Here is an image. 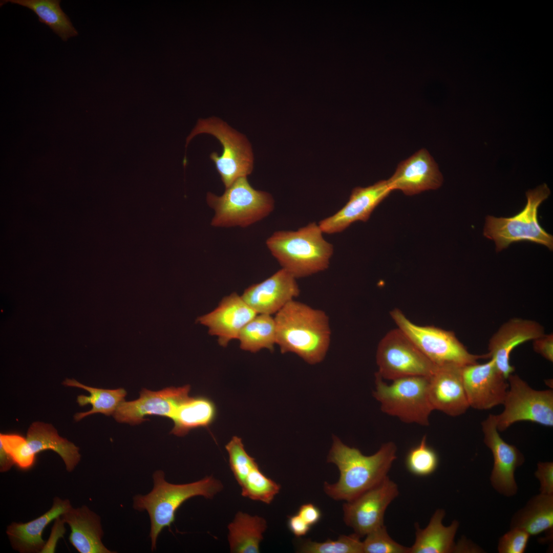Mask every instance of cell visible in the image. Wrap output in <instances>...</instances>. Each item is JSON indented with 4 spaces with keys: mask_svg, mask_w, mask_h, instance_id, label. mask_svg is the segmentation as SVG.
I'll use <instances>...</instances> for the list:
<instances>
[{
    "mask_svg": "<svg viewBox=\"0 0 553 553\" xmlns=\"http://www.w3.org/2000/svg\"><path fill=\"white\" fill-rule=\"evenodd\" d=\"M274 319L276 344L282 353H295L310 364L324 359L331 337L329 318L324 311L292 300Z\"/></svg>",
    "mask_w": 553,
    "mask_h": 553,
    "instance_id": "obj_2",
    "label": "cell"
},
{
    "mask_svg": "<svg viewBox=\"0 0 553 553\" xmlns=\"http://www.w3.org/2000/svg\"><path fill=\"white\" fill-rule=\"evenodd\" d=\"M396 452V444L389 441L373 455L366 456L358 449L347 446L334 436L327 461L337 466L339 477L334 483L325 482V493L335 500L347 502L354 499L388 476L397 458Z\"/></svg>",
    "mask_w": 553,
    "mask_h": 553,
    "instance_id": "obj_1",
    "label": "cell"
},
{
    "mask_svg": "<svg viewBox=\"0 0 553 553\" xmlns=\"http://www.w3.org/2000/svg\"><path fill=\"white\" fill-rule=\"evenodd\" d=\"M392 191L387 180H380L368 187H355L341 209L318 224L323 233L334 234L342 232L355 222H366L376 207Z\"/></svg>",
    "mask_w": 553,
    "mask_h": 553,
    "instance_id": "obj_16",
    "label": "cell"
},
{
    "mask_svg": "<svg viewBox=\"0 0 553 553\" xmlns=\"http://www.w3.org/2000/svg\"><path fill=\"white\" fill-rule=\"evenodd\" d=\"M399 495L398 485L387 476L380 483L343 505L344 520L360 537L384 525L387 508Z\"/></svg>",
    "mask_w": 553,
    "mask_h": 553,
    "instance_id": "obj_12",
    "label": "cell"
},
{
    "mask_svg": "<svg viewBox=\"0 0 553 553\" xmlns=\"http://www.w3.org/2000/svg\"><path fill=\"white\" fill-rule=\"evenodd\" d=\"M508 389L502 405L503 412L495 415L499 431L513 423L529 421L546 427L553 426V391L536 390L517 374L507 378Z\"/></svg>",
    "mask_w": 553,
    "mask_h": 553,
    "instance_id": "obj_10",
    "label": "cell"
},
{
    "mask_svg": "<svg viewBox=\"0 0 553 553\" xmlns=\"http://www.w3.org/2000/svg\"><path fill=\"white\" fill-rule=\"evenodd\" d=\"M257 314L241 295L233 292L224 296L215 309L199 316L197 321L206 326L208 333L217 336L219 344L225 347L230 341L238 339L242 329Z\"/></svg>",
    "mask_w": 553,
    "mask_h": 553,
    "instance_id": "obj_18",
    "label": "cell"
},
{
    "mask_svg": "<svg viewBox=\"0 0 553 553\" xmlns=\"http://www.w3.org/2000/svg\"><path fill=\"white\" fill-rule=\"evenodd\" d=\"M550 194L547 185L543 183L526 192L527 203L523 209L510 217H485L483 235L494 241L499 252L513 243L529 242L553 249V237L540 225L538 208Z\"/></svg>",
    "mask_w": 553,
    "mask_h": 553,
    "instance_id": "obj_6",
    "label": "cell"
},
{
    "mask_svg": "<svg viewBox=\"0 0 553 553\" xmlns=\"http://www.w3.org/2000/svg\"><path fill=\"white\" fill-rule=\"evenodd\" d=\"M0 443L19 468L27 470L33 465L35 455L29 449L26 438L17 434H1Z\"/></svg>",
    "mask_w": 553,
    "mask_h": 553,
    "instance_id": "obj_37",
    "label": "cell"
},
{
    "mask_svg": "<svg viewBox=\"0 0 553 553\" xmlns=\"http://www.w3.org/2000/svg\"><path fill=\"white\" fill-rule=\"evenodd\" d=\"M267 522L263 518L238 512L228 526L230 550L233 553H259Z\"/></svg>",
    "mask_w": 553,
    "mask_h": 553,
    "instance_id": "obj_26",
    "label": "cell"
},
{
    "mask_svg": "<svg viewBox=\"0 0 553 553\" xmlns=\"http://www.w3.org/2000/svg\"><path fill=\"white\" fill-rule=\"evenodd\" d=\"M442 182L443 177L437 164L425 149L417 151L401 162L393 175L387 180L392 190L399 189L408 196L437 189Z\"/></svg>",
    "mask_w": 553,
    "mask_h": 553,
    "instance_id": "obj_19",
    "label": "cell"
},
{
    "mask_svg": "<svg viewBox=\"0 0 553 553\" xmlns=\"http://www.w3.org/2000/svg\"><path fill=\"white\" fill-rule=\"evenodd\" d=\"M534 351L549 361H553V335H545L534 340Z\"/></svg>",
    "mask_w": 553,
    "mask_h": 553,
    "instance_id": "obj_40",
    "label": "cell"
},
{
    "mask_svg": "<svg viewBox=\"0 0 553 553\" xmlns=\"http://www.w3.org/2000/svg\"><path fill=\"white\" fill-rule=\"evenodd\" d=\"M439 458L436 452L427 442L423 436L416 446L408 452L405 464L408 471L417 476H427L433 474L438 467Z\"/></svg>",
    "mask_w": 553,
    "mask_h": 553,
    "instance_id": "obj_33",
    "label": "cell"
},
{
    "mask_svg": "<svg viewBox=\"0 0 553 553\" xmlns=\"http://www.w3.org/2000/svg\"><path fill=\"white\" fill-rule=\"evenodd\" d=\"M287 525L290 531L297 537L306 535L311 527L297 514L289 517Z\"/></svg>",
    "mask_w": 553,
    "mask_h": 553,
    "instance_id": "obj_42",
    "label": "cell"
},
{
    "mask_svg": "<svg viewBox=\"0 0 553 553\" xmlns=\"http://www.w3.org/2000/svg\"><path fill=\"white\" fill-rule=\"evenodd\" d=\"M71 507L69 500L55 497L52 507L40 517L27 523L12 522L6 530L12 547L21 553L41 552L46 544L41 536L45 528Z\"/></svg>",
    "mask_w": 553,
    "mask_h": 553,
    "instance_id": "obj_22",
    "label": "cell"
},
{
    "mask_svg": "<svg viewBox=\"0 0 553 553\" xmlns=\"http://www.w3.org/2000/svg\"><path fill=\"white\" fill-rule=\"evenodd\" d=\"M297 514L310 526L316 524L322 516L320 509L312 503L302 505Z\"/></svg>",
    "mask_w": 553,
    "mask_h": 553,
    "instance_id": "obj_41",
    "label": "cell"
},
{
    "mask_svg": "<svg viewBox=\"0 0 553 553\" xmlns=\"http://www.w3.org/2000/svg\"><path fill=\"white\" fill-rule=\"evenodd\" d=\"M553 527V495L540 494L531 498L513 516L511 528H518L530 536L550 530Z\"/></svg>",
    "mask_w": 553,
    "mask_h": 553,
    "instance_id": "obj_28",
    "label": "cell"
},
{
    "mask_svg": "<svg viewBox=\"0 0 553 553\" xmlns=\"http://www.w3.org/2000/svg\"><path fill=\"white\" fill-rule=\"evenodd\" d=\"M239 485L243 497L266 504H270L281 489L280 485L266 476L259 466L251 471Z\"/></svg>",
    "mask_w": 553,
    "mask_h": 553,
    "instance_id": "obj_32",
    "label": "cell"
},
{
    "mask_svg": "<svg viewBox=\"0 0 553 553\" xmlns=\"http://www.w3.org/2000/svg\"><path fill=\"white\" fill-rule=\"evenodd\" d=\"M296 279L283 268L247 288L241 296L257 314H276L300 295Z\"/></svg>",
    "mask_w": 553,
    "mask_h": 553,
    "instance_id": "obj_17",
    "label": "cell"
},
{
    "mask_svg": "<svg viewBox=\"0 0 553 553\" xmlns=\"http://www.w3.org/2000/svg\"><path fill=\"white\" fill-rule=\"evenodd\" d=\"M153 477L154 487L151 492L145 495H137L133 499L134 509L146 511L149 515L152 551L156 548L161 531L166 527L170 529L175 520L176 511L183 503L197 496L212 498L223 488L221 482L212 476L182 484L168 483L165 480L164 472L160 470L155 472Z\"/></svg>",
    "mask_w": 553,
    "mask_h": 553,
    "instance_id": "obj_4",
    "label": "cell"
},
{
    "mask_svg": "<svg viewBox=\"0 0 553 553\" xmlns=\"http://www.w3.org/2000/svg\"><path fill=\"white\" fill-rule=\"evenodd\" d=\"M206 133L215 137L222 146V152L210 155L225 188L239 178L247 177L253 169L254 156L250 143L244 134L215 117L199 119L186 140V147L196 135Z\"/></svg>",
    "mask_w": 553,
    "mask_h": 553,
    "instance_id": "obj_7",
    "label": "cell"
},
{
    "mask_svg": "<svg viewBox=\"0 0 553 553\" xmlns=\"http://www.w3.org/2000/svg\"><path fill=\"white\" fill-rule=\"evenodd\" d=\"M323 233L318 224L311 222L295 231H276L266 245L282 268L297 279L329 267L334 248Z\"/></svg>",
    "mask_w": 553,
    "mask_h": 553,
    "instance_id": "obj_3",
    "label": "cell"
},
{
    "mask_svg": "<svg viewBox=\"0 0 553 553\" xmlns=\"http://www.w3.org/2000/svg\"><path fill=\"white\" fill-rule=\"evenodd\" d=\"M530 535L525 530L513 528L499 540L500 553H523L525 550Z\"/></svg>",
    "mask_w": 553,
    "mask_h": 553,
    "instance_id": "obj_38",
    "label": "cell"
},
{
    "mask_svg": "<svg viewBox=\"0 0 553 553\" xmlns=\"http://www.w3.org/2000/svg\"><path fill=\"white\" fill-rule=\"evenodd\" d=\"M225 448L228 453L231 470L240 485L247 474L258 464L255 459L246 452L240 438L232 437L226 445Z\"/></svg>",
    "mask_w": 553,
    "mask_h": 553,
    "instance_id": "obj_35",
    "label": "cell"
},
{
    "mask_svg": "<svg viewBox=\"0 0 553 553\" xmlns=\"http://www.w3.org/2000/svg\"><path fill=\"white\" fill-rule=\"evenodd\" d=\"M544 334L543 327L530 320L511 319L503 324L491 337L488 344L490 358L502 375L507 379L515 371L510 363L512 351L518 345L535 340Z\"/></svg>",
    "mask_w": 553,
    "mask_h": 553,
    "instance_id": "obj_20",
    "label": "cell"
},
{
    "mask_svg": "<svg viewBox=\"0 0 553 553\" xmlns=\"http://www.w3.org/2000/svg\"><path fill=\"white\" fill-rule=\"evenodd\" d=\"M63 384L84 389L90 394V396H78L77 401L80 406L90 403L92 408L88 412L76 414L74 418L76 421L94 413H100L107 416L113 415L119 405L124 400L126 395V391L123 388L114 390L96 388L83 385L74 379L67 378Z\"/></svg>",
    "mask_w": 553,
    "mask_h": 553,
    "instance_id": "obj_30",
    "label": "cell"
},
{
    "mask_svg": "<svg viewBox=\"0 0 553 553\" xmlns=\"http://www.w3.org/2000/svg\"><path fill=\"white\" fill-rule=\"evenodd\" d=\"M238 339L241 349L256 353L263 349L272 351L276 344L274 317L257 314L241 330Z\"/></svg>",
    "mask_w": 553,
    "mask_h": 553,
    "instance_id": "obj_31",
    "label": "cell"
},
{
    "mask_svg": "<svg viewBox=\"0 0 553 553\" xmlns=\"http://www.w3.org/2000/svg\"><path fill=\"white\" fill-rule=\"evenodd\" d=\"M361 537L355 533L342 535L336 540L328 539L323 542L307 540L300 546L303 553H364Z\"/></svg>",
    "mask_w": 553,
    "mask_h": 553,
    "instance_id": "obj_34",
    "label": "cell"
},
{
    "mask_svg": "<svg viewBox=\"0 0 553 553\" xmlns=\"http://www.w3.org/2000/svg\"><path fill=\"white\" fill-rule=\"evenodd\" d=\"M461 368L453 365L437 366L434 373L429 377L428 396L433 410L457 416L470 408Z\"/></svg>",
    "mask_w": 553,
    "mask_h": 553,
    "instance_id": "obj_21",
    "label": "cell"
},
{
    "mask_svg": "<svg viewBox=\"0 0 553 553\" xmlns=\"http://www.w3.org/2000/svg\"><path fill=\"white\" fill-rule=\"evenodd\" d=\"M206 201L215 212L211 225L216 227H246L269 216L274 207L272 196L254 189L247 177L237 179L221 196L208 192Z\"/></svg>",
    "mask_w": 553,
    "mask_h": 553,
    "instance_id": "obj_5",
    "label": "cell"
},
{
    "mask_svg": "<svg viewBox=\"0 0 553 553\" xmlns=\"http://www.w3.org/2000/svg\"><path fill=\"white\" fill-rule=\"evenodd\" d=\"M445 515L444 510L437 509L423 529L418 523H415V540L410 547V553H449L455 551L454 540L459 523L454 520L449 526L443 525L442 520Z\"/></svg>",
    "mask_w": 553,
    "mask_h": 553,
    "instance_id": "obj_24",
    "label": "cell"
},
{
    "mask_svg": "<svg viewBox=\"0 0 553 553\" xmlns=\"http://www.w3.org/2000/svg\"><path fill=\"white\" fill-rule=\"evenodd\" d=\"M461 376L470 407L483 410L503 404L508 383L494 359L462 367Z\"/></svg>",
    "mask_w": 553,
    "mask_h": 553,
    "instance_id": "obj_13",
    "label": "cell"
},
{
    "mask_svg": "<svg viewBox=\"0 0 553 553\" xmlns=\"http://www.w3.org/2000/svg\"><path fill=\"white\" fill-rule=\"evenodd\" d=\"M376 373L374 397L381 411L406 423L428 426L434 411L428 396L429 377L409 376L393 380L388 385Z\"/></svg>",
    "mask_w": 553,
    "mask_h": 553,
    "instance_id": "obj_9",
    "label": "cell"
},
{
    "mask_svg": "<svg viewBox=\"0 0 553 553\" xmlns=\"http://www.w3.org/2000/svg\"><path fill=\"white\" fill-rule=\"evenodd\" d=\"M60 2L59 0H9L1 1V6L10 3L28 8L38 16L40 23L48 26L63 41H67L78 33L61 9Z\"/></svg>",
    "mask_w": 553,
    "mask_h": 553,
    "instance_id": "obj_29",
    "label": "cell"
},
{
    "mask_svg": "<svg viewBox=\"0 0 553 553\" xmlns=\"http://www.w3.org/2000/svg\"><path fill=\"white\" fill-rule=\"evenodd\" d=\"M216 412L215 404L209 398L189 397L172 416L174 426L171 433L183 436L191 430L208 427L215 419Z\"/></svg>",
    "mask_w": 553,
    "mask_h": 553,
    "instance_id": "obj_27",
    "label": "cell"
},
{
    "mask_svg": "<svg viewBox=\"0 0 553 553\" xmlns=\"http://www.w3.org/2000/svg\"><path fill=\"white\" fill-rule=\"evenodd\" d=\"M71 528L69 540L80 553H112L103 544L100 518L87 506L71 507L60 516Z\"/></svg>",
    "mask_w": 553,
    "mask_h": 553,
    "instance_id": "obj_23",
    "label": "cell"
},
{
    "mask_svg": "<svg viewBox=\"0 0 553 553\" xmlns=\"http://www.w3.org/2000/svg\"><path fill=\"white\" fill-rule=\"evenodd\" d=\"M64 522L60 517H57L56 519V522L53 526L52 531L49 541L46 543V544L42 550L41 552H55V547L56 546V542L58 537H62V535L64 534L66 529L64 527Z\"/></svg>",
    "mask_w": 553,
    "mask_h": 553,
    "instance_id": "obj_43",
    "label": "cell"
},
{
    "mask_svg": "<svg viewBox=\"0 0 553 553\" xmlns=\"http://www.w3.org/2000/svg\"><path fill=\"white\" fill-rule=\"evenodd\" d=\"M27 441L31 452L36 455L46 450H52L62 459L67 470L72 472L80 460L79 448L74 443L58 435L50 424L35 422L27 434Z\"/></svg>",
    "mask_w": 553,
    "mask_h": 553,
    "instance_id": "obj_25",
    "label": "cell"
},
{
    "mask_svg": "<svg viewBox=\"0 0 553 553\" xmlns=\"http://www.w3.org/2000/svg\"><path fill=\"white\" fill-rule=\"evenodd\" d=\"M190 386L165 388L158 391L143 389L138 399L122 401L113 414L121 423L136 424L145 420L148 415L171 418L178 407L189 397Z\"/></svg>",
    "mask_w": 553,
    "mask_h": 553,
    "instance_id": "obj_15",
    "label": "cell"
},
{
    "mask_svg": "<svg viewBox=\"0 0 553 553\" xmlns=\"http://www.w3.org/2000/svg\"><path fill=\"white\" fill-rule=\"evenodd\" d=\"M377 372L394 380L409 376L430 377L437 366L430 361L398 328L388 332L376 352Z\"/></svg>",
    "mask_w": 553,
    "mask_h": 553,
    "instance_id": "obj_11",
    "label": "cell"
},
{
    "mask_svg": "<svg viewBox=\"0 0 553 553\" xmlns=\"http://www.w3.org/2000/svg\"><path fill=\"white\" fill-rule=\"evenodd\" d=\"M481 426L484 442L491 450L494 458L490 477L492 485L501 494L512 496L518 490L515 471L524 462V456L515 445L508 444L500 437L495 415L490 414Z\"/></svg>",
    "mask_w": 553,
    "mask_h": 553,
    "instance_id": "obj_14",
    "label": "cell"
},
{
    "mask_svg": "<svg viewBox=\"0 0 553 553\" xmlns=\"http://www.w3.org/2000/svg\"><path fill=\"white\" fill-rule=\"evenodd\" d=\"M15 464L11 455L0 443V471L5 472L9 470Z\"/></svg>",
    "mask_w": 553,
    "mask_h": 553,
    "instance_id": "obj_44",
    "label": "cell"
},
{
    "mask_svg": "<svg viewBox=\"0 0 553 553\" xmlns=\"http://www.w3.org/2000/svg\"><path fill=\"white\" fill-rule=\"evenodd\" d=\"M397 328L417 348L436 366L463 367L476 364L480 359L490 358V354L470 353L454 332L432 326H419L410 321L398 309L390 312Z\"/></svg>",
    "mask_w": 553,
    "mask_h": 553,
    "instance_id": "obj_8",
    "label": "cell"
},
{
    "mask_svg": "<svg viewBox=\"0 0 553 553\" xmlns=\"http://www.w3.org/2000/svg\"><path fill=\"white\" fill-rule=\"evenodd\" d=\"M535 475L540 482L541 494L553 495V463L539 462Z\"/></svg>",
    "mask_w": 553,
    "mask_h": 553,
    "instance_id": "obj_39",
    "label": "cell"
},
{
    "mask_svg": "<svg viewBox=\"0 0 553 553\" xmlns=\"http://www.w3.org/2000/svg\"><path fill=\"white\" fill-rule=\"evenodd\" d=\"M363 541L364 553H410V547L392 539L382 525L366 535Z\"/></svg>",
    "mask_w": 553,
    "mask_h": 553,
    "instance_id": "obj_36",
    "label": "cell"
}]
</instances>
